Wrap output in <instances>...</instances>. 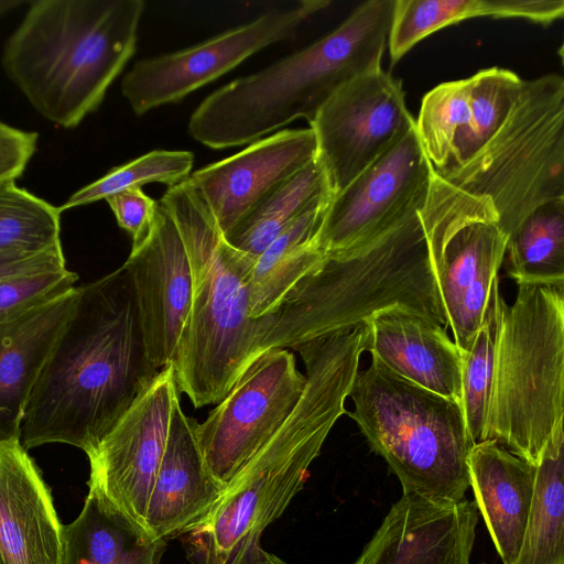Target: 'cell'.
Instances as JSON below:
<instances>
[{"mask_svg": "<svg viewBox=\"0 0 564 564\" xmlns=\"http://www.w3.org/2000/svg\"><path fill=\"white\" fill-rule=\"evenodd\" d=\"M128 269L149 359L158 370L173 364L192 303V271L176 225L159 202L148 239L131 250Z\"/></svg>", "mask_w": 564, "mask_h": 564, "instance_id": "2e32d148", "label": "cell"}, {"mask_svg": "<svg viewBox=\"0 0 564 564\" xmlns=\"http://www.w3.org/2000/svg\"><path fill=\"white\" fill-rule=\"evenodd\" d=\"M535 465L492 440L473 445L469 485L502 564L518 557L530 512Z\"/></svg>", "mask_w": 564, "mask_h": 564, "instance_id": "603a6c76", "label": "cell"}, {"mask_svg": "<svg viewBox=\"0 0 564 564\" xmlns=\"http://www.w3.org/2000/svg\"><path fill=\"white\" fill-rule=\"evenodd\" d=\"M421 204L369 242L327 253L272 313L257 318L253 359L272 348H295L351 329L393 306L417 311L447 328Z\"/></svg>", "mask_w": 564, "mask_h": 564, "instance_id": "3957f363", "label": "cell"}, {"mask_svg": "<svg viewBox=\"0 0 564 564\" xmlns=\"http://www.w3.org/2000/svg\"><path fill=\"white\" fill-rule=\"evenodd\" d=\"M78 294L75 286L0 326V444L20 443L32 389Z\"/></svg>", "mask_w": 564, "mask_h": 564, "instance_id": "7402d4cb", "label": "cell"}, {"mask_svg": "<svg viewBox=\"0 0 564 564\" xmlns=\"http://www.w3.org/2000/svg\"><path fill=\"white\" fill-rule=\"evenodd\" d=\"M160 203L173 218L192 271V303L173 361L180 393L195 408L218 403L253 359L257 318L248 276L254 260L232 248L186 178Z\"/></svg>", "mask_w": 564, "mask_h": 564, "instance_id": "8992f818", "label": "cell"}, {"mask_svg": "<svg viewBox=\"0 0 564 564\" xmlns=\"http://www.w3.org/2000/svg\"><path fill=\"white\" fill-rule=\"evenodd\" d=\"M61 214L59 207L18 186L17 181L0 182V252L61 246Z\"/></svg>", "mask_w": 564, "mask_h": 564, "instance_id": "1f68e13d", "label": "cell"}, {"mask_svg": "<svg viewBox=\"0 0 564 564\" xmlns=\"http://www.w3.org/2000/svg\"><path fill=\"white\" fill-rule=\"evenodd\" d=\"M563 286L518 284L502 312L486 440L532 465L564 417Z\"/></svg>", "mask_w": 564, "mask_h": 564, "instance_id": "ba28073f", "label": "cell"}, {"mask_svg": "<svg viewBox=\"0 0 564 564\" xmlns=\"http://www.w3.org/2000/svg\"><path fill=\"white\" fill-rule=\"evenodd\" d=\"M332 197L316 158L261 200L225 238L232 248L256 260L292 221Z\"/></svg>", "mask_w": 564, "mask_h": 564, "instance_id": "83f0119b", "label": "cell"}, {"mask_svg": "<svg viewBox=\"0 0 564 564\" xmlns=\"http://www.w3.org/2000/svg\"><path fill=\"white\" fill-rule=\"evenodd\" d=\"M306 378L285 348L252 359L228 393L196 423V438L214 477L227 487L283 424L299 402Z\"/></svg>", "mask_w": 564, "mask_h": 564, "instance_id": "8fae6325", "label": "cell"}, {"mask_svg": "<svg viewBox=\"0 0 564 564\" xmlns=\"http://www.w3.org/2000/svg\"><path fill=\"white\" fill-rule=\"evenodd\" d=\"M366 324V350L400 377L462 402L460 351L446 328L405 306L377 312Z\"/></svg>", "mask_w": 564, "mask_h": 564, "instance_id": "44dd1931", "label": "cell"}, {"mask_svg": "<svg viewBox=\"0 0 564 564\" xmlns=\"http://www.w3.org/2000/svg\"><path fill=\"white\" fill-rule=\"evenodd\" d=\"M523 540L513 564H564V433L560 423L535 465Z\"/></svg>", "mask_w": 564, "mask_h": 564, "instance_id": "4316f807", "label": "cell"}, {"mask_svg": "<svg viewBox=\"0 0 564 564\" xmlns=\"http://www.w3.org/2000/svg\"><path fill=\"white\" fill-rule=\"evenodd\" d=\"M66 269L63 247L42 251L0 252V281Z\"/></svg>", "mask_w": 564, "mask_h": 564, "instance_id": "74e56055", "label": "cell"}, {"mask_svg": "<svg viewBox=\"0 0 564 564\" xmlns=\"http://www.w3.org/2000/svg\"><path fill=\"white\" fill-rule=\"evenodd\" d=\"M39 133L0 119V182L17 181L37 150Z\"/></svg>", "mask_w": 564, "mask_h": 564, "instance_id": "8d00e7d4", "label": "cell"}, {"mask_svg": "<svg viewBox=\"0 0 564 564\" xmlns=\"http://www.w3.org/2000/svg\"><path fill=\"white\" fill-rule=\"evenodd\" d=\"M474 501L402 495L354 564H470Z\"/></svg>", "mask_w": 564, "mask_h": 564, "instance_id": "ac0fdd59", "label": "cell"}, {"mask_svg": "<svg viewBox=\"0 0 564 564\" xmlns=\"http://www.w3.org/2000/svg\"><path fill=\"white\" fill-rule=\"evenodd\" d=\"M194 164V154L183 150H154L128 163L110 169L98 180L77 189L63 203V213L106 199L149 183L174 185L188 178Z\"/></svg>", "mask_w": 564, "mask_h": 564, "instance_id": "836d02e7", "label": "cell"}, {"mask_svg": "<svg viewBox=\"0 0 564 564\" xmlns=\"http://www.w3.org/2000/svg\"><path fill=\"white\" fill-rule=\"evenodd\" d=\"M62 525L26 449L0 444V564H62Z\"/></svg>", "mask_w": 564, "mask_h": 564, "instance_id": "ffe728a7", "label": "cell"}, {"mask_svg": "<svg viewBox=\"0 0 564 564\" xmlns=\"http://www.w3.org/2000/svg\"><path fill=\"white\" fill-rule=\"evenodd\" d=\"M505 259L517 284H564V199L527 216L508 237Z\"/></svg>", "mask_w": 564, "mask_h": 564, "instance_id": "f1b7e54d", "label": "cell"}, {"mask_svg": "<svg viewBox=\"0 0 564 564\" xmlns=\"http://www.w3.org/2000/svg\"><path fill=\"white\" fill-rule=\"evenodd\" d=\"M119 227L130 234L132 248H139L150 236L159 210V202L141 188H132L105 199Z\"/></svg>", "mask_w": 564, "mask_h": 564, "instance_id": "d590c367", "label": "cell"}, {"mask_svg": "<svg viewBox=\"0 0 564 564\" xmlns=\"http://www.w3.org/2000/svg\"><path fill=\"white\" fill-rule=\"evenodd\" d=\"M436 173L488 197L508 237L539 206L564 199L563 77L546 74L523 80L486 144L464 164Z\"/></svg>", "mask_w": 564, "mask_h": 564, "instance_id": "9c48e42d", "label": "cell"}, {"mask_svg": "<svg viewBox=\"0 0 564 564\" xmlns=\"http://www.w3.org/2000/svg\"><path fill=\"white\" fill-rule=\"evenodd\" d=\"M78 275L67 269L0 281V326L75 288Z\"/></svg>", "mask_w": 564, "mask_h": 564, "instance_id": "e575fe53", "label": "cell"}, {"mask_svg": "<svg viewBox=\"0 0 564 564\" xmlns=\"http://www.w3.org/2000/svg\"><path fill=\"white\" fill-rule=\"evenodd\" d=\"M317 158L312 128L280 130L189 174L226 237L261 200Z\"/></svg>", "mask_w": 564, "mask_h": 564, "instance_id": "e0dca14e", "label": "cell"}, {"mask_svg": "<svg viewBox=\"0 0 564 564\" xmlns=\"http://www.w3.org/2000/svg\"><path fill=\"white\" fill-rule=\"evenodd\" d=\"M143 0H33L1 65L32 108L74 129L102 104L134 55Z\"/></svg>", "mask_w": 564, "mask_h": 564, "instance_id": "277c9868", "label": "cell"}, {"mask_svg": "<svg viewBox=\"0 0 564 564\" xmlns=\"http://www.w3.org/2000/svg\"><path fill=\"white\" fill-rule=\"evenodd\" d=\"M26 3L28 1L24 0H0V21Z\"/></svg>", "mask_w": 564, "mask_h": 564, "instance_id": "f35d334b", "label": "cell"}, {"mask_svg": "<svg viewBox=\"0 0 564 564\" xmlns=\"http://www.w3.org/2000/svg\"><path fill=\"white\" fill-rule=\"evenodd\" d=\"M471 77L442 83L424 95L415 131L436 172L449 163L458 131L469 118Z\"/></svg>", "mask_w": 564, "mask_h": 564, "instance_id": "d6a6232c", "label": "cell"}, {"mask_svg": "<svg viewBox=\"0 0 564 564\" xmlns=\"http://www.w3.org/2000/svg\"><path fill=\"white\" fill-rule=\"evenodd\" d=\"M356 373L346 412L398 477L403 495L459 501L470 487L474 445L460 401L393 372L377 356Z\"/></svg>", "mask_w": 564, "mask_h": 564, "instance_id": "52a82bcc", "label": "cell"}, {"mask_svg": "<svg viewBox=\"0 0 564 564\" xmlns=\"http://www.w3.org/2000/svg\"><path fill=\"white\" fill-rule=\"evenodd\" d=\"M296 350L306 368L303 393L206 518L184 534L192 564H286L262 549L261 534L303 488L310 465L346 413L360 360L354 346L336 338L315 339Z\"/></svg>", "mask_w": 564, "mask_h": 564, "instance_id": "7a4b0ae2", "label": "cell"}, {"mask_svg": "<svg viewBox=\"0 0 564 564\" xmlns=\"http://www.w3.org/2000/svg\"><path fill=\"white\" fill-rule=\"evenodd\" d=\"M78 291L25 406V449L63 443L89 455L159 371L126 265Z\"/></svg>", "mask_w": 564, "mask_h": 564, "instance_id": "6da1fadb", "label": "cell"}, {"mask_svg": "<svg viewBox=\"0 0 564 564\" xmlns=\"http://www.w3.org/2000/svg\"><path fill=\"white\" fill-rule=\"evenodd\" d=\"M330 199L303 213L254 260L248 276L252 318L272 313L291 289L326 258L318 234Z\"/></svg>", "mask_w": 564, "mask_h": 564, "instance_id": "484cf974", "label": "cell"}, {"mask_svg": "<svg viewBox=\"0 0 564 564\" xmlns=\"http://www.w3.org/2000/svg\"><path fill=\"white\" fill-rule=\"evenodd\" d=\"M196 423L184 413L178 398L143 520L145 529L164 541L184 535L199 524L226 489L204 460Z\"/></svg>", "mask_w": 564, "mask_h": 564, "instance_id": "d6986e66", "label": "cell"}, {"mask_svg": "<svg viewBox=\"0 0 564 564\" xmlns=\"http://www.w3.org/2000/svg\"><path fill=\"white\" fill-rule=\"evenodd\" d=\"M419 216L454 343L467 351L481 326L508 236L488 197L455 186L434 169Z\"/></svg>", "mask_w": 564, "mask_h": 564, "instance_id": "30bf717a", "label": "cell"}, {"mask_svg": "<svg viewBox=\"0 0 564 564\" xmlns=\"http://www.w3.org/2000/svg\"><path fill=\"white\" fill-rule=\"evenodd\" d=\"M470 77L469 118L458 131L443 171L464 164L486 144L507 117L523 82L512 70L500 67L481 69Z\"/></svg>", "mask_w": 564, "mask_h": 564, "instance_id": "4dcf8cb0", "label": "cell"}, {"mask_svg": "<svg viewBox=\"0 0 564 564\" xmlns=\"http://www.w3.org/2000/svg\"><path fill=\"white\" fill-rule=\"evenodd\" d=\"M563 0H395L388 39L391 65L432 33L463 20L518 18L551 24L563 18Z\"/></svg>", "mask_w": 564, "mask_h": 564, "instance_id": "d4e9b609", "label": "cell"}, {"mask_svg": "<svg viewBox=\"0 0 564 564\" xmlns=\"http://www.w3.org/2000/svg\"><path fill=\"white\" fill-rule=\"evenodd\" d=\"M395 0H368L310 45L207 96L188 132L215 150L250 144L315 117L343 85L381 67Z\"/></svg>", "mask_w": 564, "mask_h": 564, "instance_id": "5b68a950", "label": "cell"}, {"mask_svg": "<svg viewBox=\"0 0 564 564\" xmlns=\"http://www.w3.org/2000/svg\"><path fill=\"white\" fill-rule=\"evenodd\" d=\"M310 128L333 196L414 127L401 82L382 67L337 89Z\"/></svg>", "mask_w": 564, "mask_h": 564, "instance_id": "4fadbf2b", "label": "cell"}, {"mask_svg": "<svg viewBox=\"0 0 564 564\" xmlns=\"http://www.w3.org/2000/svg\"><path fill=\"white\" fill-rule=\"evenodd\" d=\"M432 170L414 123L332 197L318 234L321 249L346 251L382 234L424 200Z\"/></svg>", "mask_w": 564, "mask_h": 564, "instance_id": "5bb4252c", "label": "cell"}, {"mask_svg": "<svg viewBox=\"0 0 564 564\" xmlns=\"http://www.w3.org/2000/svg\"><path fill=\"white\" fill-rule=\"evenodd\" d=\"M506 301L494 281L481 326L471 347L460 352L462 406L474 444L486 440L496 354Z\"/></svg>", "mask_w": 564, "mask_h": 564, "instance_id": "f546056e", "label": "cell"}, {"mask_svg": "<svg viewBox=\"0 0 564 564\" xmlns=\"http://www.w3.org/2000/svg\"><path fill=\"white\" fill-rule=\"evenodd\" d=\"M180 392L174 365L161 368L88 456V486L143 524L150 492L164 453L171 414ZM145 528V527H144Z\"/></svg>", "mask_w": 564, "mask_h": 564, "instance_id": "9a60e30c", "label": "cell"}, {"mask_svg": "<svg viewBox=\"0 0 564 564\" xmlns=\"http://www.w3.org/2000/svg\"><path fill=\"white\" fill-rule=\"evenodd\" d=\"M329 4L328 0H302L186 48L138 61L123 76L121 93L137 116L176 102L259 51L294 37Z\"/></svg>", "mask_w": 564, "mask_h": 564, "instance_id": "7c38bea8", "label": "cell"}, {"mask_svg": "<svg viewBox=\"0 0 564 564\" xmlns=\"http://www.w3.org/2000/svg\"><path fill=\"white\" fill-rule=\"evenodd\" d=\"M62 564H160L166 541L89 486L79 516L62 525Z\"/></svg>", "mask_w": 564, "mask_h": 564, "instance_id": "cb8c5ba5", "label": "cell"}]
</instances>
